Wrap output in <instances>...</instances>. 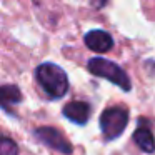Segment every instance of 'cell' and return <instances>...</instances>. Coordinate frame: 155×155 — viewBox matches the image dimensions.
Wrapping results in <instances>:
<instances>
[{
	"label": "cell",
	"instance_id": "8",
	"mask_svg": "<svg viewBox=\"0 0 155 155\" xmlns=\"http://www.w3.org/2000/svg\"><path fill=\"white\" fill-rule=\"evenodd\" d=\"M22 102V92L18 90L17 85H12V84H7L2 87V105L4 108H7L8 104H20Z\"/></svg>",
	"mask_w": 155,
	"mask_h": 155
},
{
	"label": "cell",
	"instance_id": "5",
	"mask_svg": "<svg viewBox=\"0 0 155 155\" xmlns=\"http://www.w3.org/2000/svg\"><path fill=\"white\" fill-rule=\"evenodd\" d=\"M84 42L90 50L97 52V54H105V52L112 50V47H114L112 35L105 30H100V28L87 32L84 37Z\"/></svg>",
	"mask_w": 155,
	"mask_h": 155
},
{
	"label": "cell",
	"instance_id": "4",
	"mask_svg": "<svg viewBox=\"0 0 155 155\" xmlns=\"http://www.w3.org/2000/svg\"><path fill=\"white\" fill-rule=\"evenodd\" d=\"M34 135L37 137V140H40L42 143H45L47 147L60 152V153L70 155L74 152L72 143L64 137V134L60 130H57L54 127H38L34 130Z\"/></svg>",
	"mask_w": 155,
	"mask_h": 155
},
{
	"label": "cell",
	"instance_id": "6",
	"mask_svg": "<svg viewBox=\"0 0 155 155\" xmlns=\"http://www.w3.org/2000/svg\"><path fill=\"white\" fill-rule=\"evenodd\" d=\"M90 105L87 102H82V100H74V102H68L67 105L64 107V115L68 118L70 122L77 125H85L90 118Z\"/></svg>",
	"mask_w": 155,
	"mask_h": 155
},
{
	"label": "cell",
	"instance_id": "2",
	"mask_svg": "<svg viewBox=\"0 0 155 155\" xmlns=\"http://www.w3.org/2000/svg\"><path fill=\"white\" fill-rule=\"evenodd\" d=\"M87 68L90 74L97 75V77H102V78H107L108 82H112L114 85L120 87L125 92H128L132 88L130 77L115 62H110V60L102 58V57H94L87 62Z\"/></svg>",
	"mask_w": 155,
	"mask_h": 155
},
{
	"label": "cell",
	"instance_id": "3",
	"mask_svg": "<svg viewBox=\"0 0 155 155\" xmlns=\"http://www.w3.org/2000/svg\"><path fill=\"white\" fill-rule=\"evenodd\" d=\"M128 124V110L125 107L105 108L100 115V130L107 140H115L124 134Z\"/></svg>",
	"mask_w": 155,
	"mask_h": 155
},
{
	"label": "cell",
	"instance_id": "1",
	"mask_svg": "<svg viewBox=\"0 0 155 155\" xmlns=\"http://www.w3.org/2000/svg\"><path fill=\"white\" fill-rule=\"evenodd\" d=\"M35 78L50 98H62L68 90V77L64 68L52 62H44L35 68Z\"/></svg>",
	"mask_w": 155,
	"mask_h": 155
},
{
	"label": "cell",
	"instance_id": "7",
	"mask_svg": "<svg viewBox=\"0 0 155 155\" xmlns=\"http://www.w3.org/2000/svg\"><path fill=\"white\" fill-rule=\"evenodd\" d=\"M134 142L145 153H153L155 152V137L148 127H138L134 132Z\"/></svg>",
	"mask_w": 155,
	"mask_h": 155
},
{
	"label": "cell",
	"instance_id": "10",
	"mask_svg": "<svg viewBox=\"0 0 155 155\" xmlns=\"http://www.w3.org/2000/svg\"><path fill=\"white\" fill-rule=\"evenodd\" d=\"M107 2L108 0H90V5L95 8H102L104 5H107Z\"/></svg>",
	"mask_w": 155,
	"mask_h": 155
},
{
	"label": "cell",
	"instance_id": "9",
	"mask_svg": "<svg viewBox=\"0 0 155 155\" xmlns=\"http://www.w3.org/2000/svg\"><path fill=\"white\" fill-rule=\"evenodd\" d=\"M0 155H18V145L12 138L4 137L0 142Z\"/></svg>",
	"mask_w": 155,
	"mask_h": 155
}]
</instances>
